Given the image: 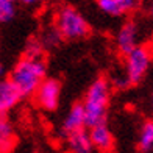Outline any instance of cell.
I'll list each match as a JSON object with an SVG mask.
<instances>
[{
    "instance_id": "6da1fadb",
    "label": "cell",
    "mask_w": 153,
    "mask_h": 153,
    "mask_svg": "<svg viewBox=\"0 0 153 153\" xmlns=\"http://www.w3.org/2000/svg\"><path fill=\"white\" fill-rule=\"evenodd\" d=\"M45 62L42 58L22 56L13 67L10 80L22 97H30L36 92L39 85L45 80Z\"/></svg>"
},
{
    "instance_id": "7a4b0ae2",
    "label": "cell",
    "mask_w": 153,
    "mask_h": 153,
    "mask_svg": "<svg viewBox=\"0 0 153 153\" xmlns=\"http://www.w3.org/2000/svg\"><path fill=\"white\" fill-rule=\"evenodd\" d=\"M111 88L105 78H97L85 95L81 106L86 117V127H94L99 123H105L108 105H109Z\"/></svg>"
},
{
    "instance_id": "3957f363",
    "label": "cell",
    "mask_w": 153,
    "mask_h": 153,
    "mask_svg": "<svg viewBox=\"0 0 153 153\" xmlns=\"http://www.w3.org/2000/svg\"><path fill=\"white\" fill-rule=\"evenodd\" d=\"M55 27L61 33L62 39H81L89 33L88 20L74 6H61L56 11Z\"/></svg>"
},
{
    "instance_id": "277c9868",
    "label": "cell",
    "mask_w": 153,
    "mask_h": 153,
    "mask_svg": "<svg viewBox=\"0 0 153 153\" xmlns=\"http://www.w3.org/2000/svg\"><path fill=\"white\" fill-rule=\"evenodd\" d=\"M152 61V53L147 47L137 45L125 55V78L128 83H139L147 74Z\"/></svg>"
},
{
    "instance_id": "5b68a950",
    "label": "cell",
    "mask_w": 153,
    "mask_h": 153,
    "mask_svg": "<svg viewBox=\"0 0 153 153\" xmlns=\"http://www.w3.org/2000/svg\"><path fill=\"white\" fill-rule=\"evenodd\" d=\"M36 105L44 111H55L59 105L61 97V85L55 78H45L33 94Z\"/></svg>"
},
{
    "instance_id": "8992f818",
    "label": "cell",
    "mask_w": 153,
    "mask_h": 153,
    "mask_svg": "<svg viewBox=\"0 0 153 153\" xmlns=\"http://www.w3.org/2000/svg\"><path fill=\"white\" fill-rule=\"evenodd\" d=\"M137 36H139V28L134 22H125L120 30L117 31L116 36V45L117 50L120 53L127 55L128 52H131L134 47H137Z\"/></svg>"
},
{
    "instance_id": "52a82bcc",
    "label": "cell",
    "mask_w": 153,
    "mask_h": 153,
    "mask_svg": "<svg viewBox=\"0 0 153 153\" xmlns=\"http://www.w3.org/2000/svg\"><path fill=\"white\" fill-rule=\"evenodd\" d=\"M89 137H91L92 147L100 153H109L114 149V137L111 134L109 128L106 127V123H99L91 127Z\"/></svg>"
},
{
    "instance_id": "ba28073f",
    "label": "cell",
    "mask_w": 153,
    "mask_h": 153,
    "mask_svg": "<svg viewBox=\"0 0 153 153\" xmlns=\"http://www.w3.org/2000/svg\"><path fill=\"white\" fill-rule=\"evenodd\" d=\"M20 99H22V95L19 94V91L11 83V80L0 78V116H5L6 113H10L20 102Z\"/></svg>"
},
{
    "instance_id": "9c48e42d",
    "label": "cell",
    "mask_w": 153,
    "mask_h": 153,
    "mask_svg": "<svg viewBox=\"0 0 153 153\" xmlns=\"http://www.w3.org/2000/svg\"><path fill=\"white\" fill-rule=\"evenodd\" d=\"M100 11H103L108 16H123L128 14L130 11H133L136 6L134 0H97Z\"/></svg>"
},
{
    "instance_id": "30bf717a",
    "label": "cell",
    "mask_w": 153,
    "mask_h": 153,
    "mask_svg": "<svg viewBox=\"0 0 153 153\" xmlns=\"http://www.w3.org/2000/svg\"><path fill=\"white\" fill-rule=\"evenodd\" d=\"M67 147L71 153H91L94 150L88 130H78L67 134Z\"/></svg>"
},
{
    "instance_id": "8fae6325",
    "label": "cell",
    "mask_w": 153,
    "mask_h": 153,
    "mask_svg": "<svg viewBox=\"0 0 153 153\" xmlns=\"http://www.w3.org/2000/svg\"><path fill=\"white\" fill-rule=\"evenodd\" d=\"M85 127H86V117H85L83 106L81 105H74L66 116L62 128H64V131L69 134V133H74V131L83 130Z\"/></svg>"
},
{
    "instance_id": "7c38bea8",
    "label": "cell",
    "mask_w": 153,
    "mask_h": 153,
    "mask_svg": "<svg viewBox=\"0 0 153 153\" xmlns=\"http://www.w3.org/2000/svg\"><path fill=\"white\" fill-rule=\"evenodd\" d=\"M14 141V130L5 116H0V153H8Z\"/></svg>"
},
{
    "instance_id": "4fadbf2b",
    "label": "cell",
    "mask_w": 153,
    "mask_h": 153,
    "mask_svg": "<svg viewBox=\"0 0 153 153\" xmlns=\"http://www.w3.org/2000/svg\"><path fill=\"white\" fill-rule=\"evenodd\" d=\"M137 147L142 152H149L153 149V120H145L139 130Z\"/></svg>"
},
{
    "instance_id": "5bb4252c",
    "label": "cell",
    "mask_w": 153,
    "mask_h": 153,
    "mask_svg": "<svg viewBox=\"0 0 153 153\" xmlns=\"http://www.w3.org/2000/svg\"><path fill=\"white\" fill-rule=\"evenodd\" d=\"M39 41L44 47H56L62 41V36H61V33L58 31L56 27H50V28H47L42 33V36L39 38Z\"/></svg>"
},
{
    "instance_id": "9a60e30c",
    "label": "cell",
    "mask_w": 153,
    "mask_h": 153,
    "mask_svg": "<svg viewBox=\"0 0 153 153\" xmlns=\"http://www.w3.org/2000/svg\"><path fill=\"white\" fill-rule=\"evenodd\" d=\"M42 52H44V45L41 44V41L33 38L30 39L25 45V52L24 56L25 58H42Z\"/></svg>"
},
{
    "instance_id": "2e32d148",
    "label": "cell",
    "mask_w": 153,
    "mask_h": 153,
    "mask_svg": "<svg viewBox=\"0 0 153 153\" xmlns=\"http://www.w3.org/2000/svg\"><path fill=\"white\" fill-rule=\"evenodd\" d=\"M16 16V3L10 0H0V24L10 22Z\"/></svg>"
},
{
    "instance_id": "e0dca14e",
    "label": "cell",
    "mask_w": 153,
    "mask_h": 153,
    "mask_svg": "<svg viewBox=\"0 0 153 153\" xmlns=\"http://www.w3.org/2000/svg\"><path fill=\"white\" fill-rule=\"evenodd\" d=\"M24 5H28V6H34V5H38V3H41L42 0H20Z\"/></svg>"
},
{
    "instance_id": "ac0fdd59",
    "label": "cell",
    "mask_w": 153,
    "mask_h": 153,
    "mask_svg": "<svg viewBox=\"0 0 153 153\" xmlns=\"http://www.w3.org/2000/svg\"><path fill=\"white\" fill-rule=\"evenodd\" d=\"M147 11L150 13V16H153V0H147Z\"/></svg>"
},
{
    "instance_id": "d6986e66",
    "label": "cell",
    "mask_w": 153,
    "mask_h": 153,
    "mask_svg": "<svg viewBox=\"0 0 153 153\" xmlns=\"http://www.w3.org/2000/svg\"><path fill=\"white\" fill-rule=\"evenodd\" d=\"M2 76H3V64L0 62V78H2Z\"/></svg>"
},
{
    "instance_id": "ffe728a7",
    "label": "cell",
    "mask_w": 153,
    "mask_h": 153,
    "mask_svg": "<svg viewBox=\"0 0 153 153\" xmlns=\"http://www.w3.org/2000/svg\"><path fill=\"white\" fill-rule=\"evenodd\" d=\"M10 2H13V3H16V2H20V0H10Z\"/></svg>"
},
{
    "instance_id": "44dd1931",
    "label": "cell",
    "mask_w": 153,
    "mask_h": 153,
    "mask_svg": "<svg viewBox=\"0 0 153 153\" xmlns=\"http://www.w3.org/2000/svg\"><path fill=\"white\" fill-rule=\"evenodd\" d=\"M152 113H153V100H152Z\"/></svg>"
},
{
    "instance_id": "7402d4cb",
    "label": "cell",
    "mask_w": 153,
    "mask_h": 153,
    "mask_svg": "<svg viewBox=\"0 0 153 153\" xmlns=\"http://www.w3.org/2000/svg\"><path fill=\"white\" fill-rule=\"evenodd\" d=\"M134 2H136V3H137V2H141V0H134Z\"/></svg>"
}]
</instances>
